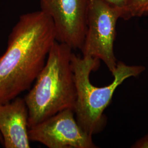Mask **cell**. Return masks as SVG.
Listing matches in <instances>:
<instances>
[{
  "mask_svg": "<svg viewBox=\"0 0 148 148\" xmlns=\"http://www.w3.org/2000/svg\"><path fill=\"white\" fill-rule=\"evenodd\" d=\"M56 41L53 21L42 11L21 16L0 56V104L31 88Z\"/></svg>",
  "mask_w": 148,
  "mask_h": 148,
  "instance_id": "6da1fadb",
  "label": "cell"
},
{
  "mask_svg": "<svg viewBox=\"0 0 148 148\" xmlns=\"http://www.w3.org/2000/svg\"><path fill=\"white\" fill-rule=\"evenodd\" d=\"M73 49L56 41L46 64L25 95L29 128L65 109L74 110L76 90L71 66Z\"/></svg>",
  "mask_w": 148,
  "mask_h": 148,
  "instance_id": "7a4b0ae2",
  "label": "cell"
},
{
  "mask_svg": "<svg viewBox=\"0 0 148 148\" xmlns=\"http://www.w3.org/2000/svg\"><path fill=\"white\" fill-rule=\"evenodd\" d=\"M71 61L76 90L75 117L81 128L93 136L106 127L107 120L104 111L110 104L117 88L128 78L142 74L145 68L142 65H128L117 62L112 74V82L104 87H97L90 82V75L99 68L101 60L73 53Z\"/></svg>",
  "mask_w": 148,
  "mask_h": 148,
  "instance_id": "3957f363",
  "label": "cell"
},
{
  "mask_svg": "<svg viewBox=\"0 0 148 148\" xmlns=\"http://www.w3.org/2000/svg\"><path fill=\"white\" fill-rule=\"evenodd\" d=\"M122 15L121 10L103 0L89 1L86 32L80 50L82 56L103 62L112 74L117 63L114 50L117 22Z\"/></svg>",
  "mask_w": 148,
  "mask_h": 148,
  "instance_id": "277c9868",
  "label": "cell"
},
{
  "mask_svg": "<svg viewBox=\"0 0 148 148\" xmlns=\"http://www.w3.org/2000/svg\"><path fill=\"white\" fill-rule=\"evenodd\" d=\"M30 141L49 148H96L92 136L76 120L74 111L65 109L29 128Z\"/></svg>",
  "mask_w": 148,
  "mask_h": 148,
  "instance_id": "5b68a950",
  "label": "cell"
},
{
  "mask_svg": "<svg viewBox=\"0 0 148 148\" xmlns=\"http://www.w3.org/2000/svg\"><path fill=\"white\" fill-rule=\"evenodd\" d=\"M90 0H40L41 11L51 18L56 39L74 49H81L86 32Z\"/></svg>",
  "mask_w": 148,
  "mask_h": 148,
  "instance_id": "8992f818",
  "label": "cell"
},
{
  "mask_svg": "<svg viewBox=\"0 0 148 148\" xmlns=\"http://www.w3.org/2000/svg\"><path fill=\"white\" fill-rule=\"evenodd\" d=\"M28 109L24 98L0 104V134L5 148H30Z\"/></svg>",
  "mask_w": 148,
  "mask_h": 148,
  "instance_id": "52a82bcc",
  "label": "cell"
},
{
  "mask_svg": "<svg viewBox=\"0 0 148 148\" xmlns=\"http://www.w3.org/2000/svg\"><path fill=\"white\" fill-rule=\"evenodd\" d=\"M148 14V0H127L122 15V19L128 20Z\"/></svg>",
  "mask_w": 148,
  "mask_h": 148,
  "instance_id": "ba28073f",
  "label": "cell"
},
{
  "mask_svg": "<svg viewBox=\"0 0 148 148\" xmlns=\"http://www.w3.org/2000/svg\"><path fill=\"white\" fill-rule=\"evenodd\" d=\"M132 148H148V134L138 139L132 145Z\"/></svg>",
  "mask_w": 148,
  "mask_h": 148,
  "instance_id": "9c48e42d",
  "label": "cell"
},
{
  "mask_svg": "<svg viewBox=\"0 0 148 148\" xmlns=\"http://www.w3.org/2000/svg\"><path fill=\"white\" fill-rule=\"evenodd\" d=\"M103 1H105L110 5L121 10L123 12V10L126 5L127 0H103Z\"/></svg>",
  "mask_w": 148,
  "mask_h": 148,
  "instance_id": "30bf717a",
  "label": "cell"
},
{
  "mask_svg": "<svg viewBox=\"0 0 148 148\" xmlns=\"http://www.w3.org/2000/svg\"><path fill=\"white\" fill-rule=\"evenodd\" d=\"M0 142L2 143V137L1 135V134H0Z\"/></svg>",
  "mask_w": 148,
  "mask_h": 148,
  "instance_id": "8fae6325",
  "label": "cell"
}]
</instances>
